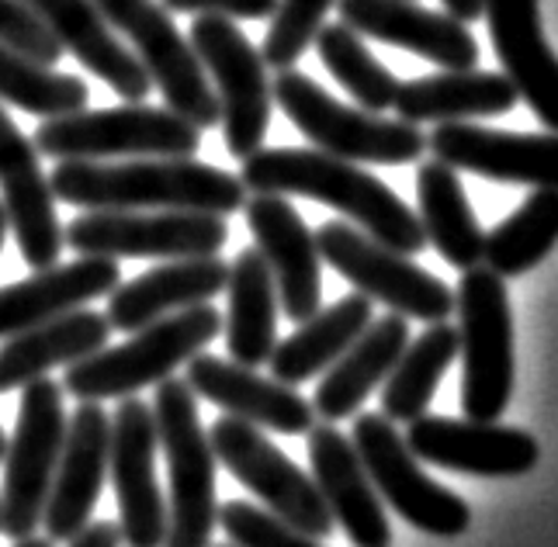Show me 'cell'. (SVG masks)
Masks as SVG:
<instances>
[{
  "label": "cell",
  "mask_w": 558,
  "mask_h": 547,
  "mask_svg": "<svg viewBox=\"0 0 558 547\" xmlns=\"http://www.w3.org/2000/svg\"><path fill=\"white\" fill-rule=\"evenodd\" d=\"M461 343V409L469 420L499 423L513 396V312L507 284L486 264L461 270L454 291Z\"/></svg>",
  "instance_id": "6"
},
{
  "label": "cell",
  "mask_w": 558,
  "mask_h": 547,
  "mask_svg": "<svg viewBox=\"0 0 558 547\" xmlns=\"http://www.w3.org/2000/svg\"><path fill=\"white\" fill-rule=\"evenodd\" d=\"M319 257L343 274L361 295L389 305V312L420 323H448L454 312V291L413 264L407 253H396L372 240L351 222H326L316 232Z\"/></svg>",
  "instance_id": "11"
},
{
  "label": "cell",
  "mask_w": 558,
  "mask_h": 547,
  "mask_svg": "<svg viewBox=\"0 0 558 547\" xmlns=\"http://www.w3.org/2000/svg\"><path fill=\"white\" fill-rule=\"evenodd\" d=\"M63 388L52 378L28 381L17 405V423L4 454V488H0V531L11 540L32 537L46 516L56 467L66 440Z\"/></svg>",
  "instance_id": "8"
},
{
  "label": "cell",
  "mask_w": 558,
  "mask_h": 547,
  "mask_svg": "<svg viewBox=\"0 0 558 547\" xmlns=\"http://www.w3.org/2000/svg\"><path fill=\"white\" fill-rule=\"evenodd\" d=\"M0 194H4L8 222L14 229L17 253L32 270L60 264L66 246L60 215H56L52 184L38 163L35 143L14 125L11 114L0 108Z\"/></svg>",
  "instance_id": "17"
},
{
  "label": "cell",
  "mask_w": 558,
  "mask_h": 547,
  "mask_svg": "<svg viewBox=\"0 0 558 547\" xmlns=\"http://www.w3.org/2000/svg\"><path fill=\"white\" fill-rule=\"evenodd\" d=\"M111 454V420L98 402H81L66 423V440L52 493L46 502L43 526L52 544L81 537L90 526V513L108 478Z\"/></svg>",
  "instance_id": "20"
},
{
  "label": "cell",
  "mask_w": 558,
  "mask_h": 547,
  "mask_svg": "<svg viewBox=\"0 0 558 547\" xmlns=\"http://www.w3.org/2000/svg\"><path fill=\"white\" fill-rule=\"evenodd\" d=\"M35 149L60 163L114 156H195L202 149V129L170 108L129 101L122 108L46 119L35 132Z\"/></svg>",
  "instance_id": "7"
},
{
  "label": "cell",
  "mask_w": 558,
  "mask_h": 547,
  "mask_svg": "<svg viewBox=\"0 0 558 547\" xmlns=\"http://www.w3.org/2000/svg\"><path fill=\"white\" fill-rule=\"evenodd\" d=\"M14 547H56V544H52L49 537H35V534H32V537L14 540Z\"/></svg>",
  "instance_id": "44"
},
{
  "label": "cell",
  "mask_w": 558,
  "mask_h": 547,
  "mask_svg": "<svg viewBox=\"0 0 558 547\" xmlns=\"http://www.w3.org/2000/svg\"><path fill=\"white\" fill-rule=\"evenodd\" d=\"M316 52L323 66L333 73V81L357 101V108L381 114L396 105L399 81L375 60L351 25H323L316 32Z\"/></svg>",
  "instance_id": "37"
},
{
  "label": "cell",
  "mask_w": 558,
  "mask_h": 547,
  "mask_svg": "<svg viewBox=\"0 0 558 547\" xmlns=\"http://www.w3.org/2000/svg\"><path fill=\"white\" fill-rule=\"evenodd\" d=\"M278 108L288 114L305 139L316 149L348 163H375V167H407L420 163L427 153V135L420 125L402 119H385L368 108H351L323 90L313 76L292 70H278L271 84Z\"/></svg>",
  "instance_id": "4"
},
{
  "label": "cell",
  "mask_w": 558,
  "mask_h": 547,
  "mask_svg": "<svg viewBox=\"0 0 558 547\" xmlns=\"http://www.w3.org/2000/svg\"><path fill=\"white\" fill-rule=\"evenodd\" d=\"M351 440L364 467H368L378 496L392 506V513H399L416 531L440 540L461 537L469 531L472 513L465 499L423 475L407 437H399V429L392 426L389 416L361 413Z\"/></svg>",
  "instance_id": "14"
},
{
  "label": "cell",
  "mask_w": 558,
  "mask_h": 547,
  "mask_svg": "<svg viewBox=\"0 0 558 547\" xmlns=\"http://www.w3.org/2000/svg\"><path fill=\"white\" fill-rule=\"evenodd\" d=\"M372 299L361 295V291L333 302L330 308H319L313 319L299 323L295 333L275 347L271 361H267L275 381L295 388L330 370L333 361L343 357V350L372 326Z\"/></svg>",
  "instance_id": "32"
},
{
  "label": "cell",
  "mask_w": 558,
  "mask_h": 547,
  "mask_svg": "<svg viewBox=\"0 0 558 547\" xmlns=\"http://www.w3.org/2000/svg\"><path fill=\"white\" fill-rule=\"evenodd\" d=\"M49 184L56 202L87 211H205L226 219L246 205L240 178L195 156H136L132 163L63 160Z\"/></svg>",
  "instance_id": "1"
},
{
  "label": "cell",
  "mask_w": 558,
  "mask_h": 547,
  "mask_svg": "<svg viewBox=\"0 0 558 547\" xmlns=\"http://www.w3.org/2000/svg\"><path fill=\"white\" fill-rule=\"evenodd\" d=\"M157 416L136 396L119 399L111 420L108 472L122 513V544L163 547L167 544V499L157 485Z\"/></svg>",
  "instance_id": "15"
},
{
  "label": "cell",
  "mask_w": 558,
  "mask_h": 547,
  "mask_svg": "<svg viewBox=\"0 0 558 547\" xmlns=\"http://www.w3.org/2000/svg\"><path fill=\"white\" fill-rule=\"evenodd\" d=\"M94 4L101 8L111 28L132 42L149 84L163 94L170 111H178L198 129H216L222 122L219 97L208 84L202 60L163 4L157 0H94Z\"/></svg>",
  "instance_id": "10"
},
{
  "label": "cell",
  "mask_w": 558,
  "mask_h": 547,
  "mask_svg": "<svg viewBox=\"0 0 558 547\" xmlns=\"http://www.w3.org/2000/svg\"><path fill=\"white\" fill-rule=\"evenodd\" d=\"M233 547H236V544H233Z\"/></svg>",
  "instance_id": "47"
},
{
  "label": "cell",
  "mask_w": 558,
  "mask_h": 547,
  "mask_svg": "<svg viewBox=\"0 0 558 547\" xmlns=\"http://www.w3.org/2000/svg\"><path fill=\"white\" fill-rule=\"evenodd\" d=\"M445 11L458 17L461 25H472L483 17V0H445Z\"/></svg>",
  "instance_id": "43"
},
{
  "label": "cell",
  "mask_w": 558,
  "mask_h": 547,
  "mask_svg": "<svg viewBox=\"0 0 558 547\" xmlns=\"http://www.w3.org/2000/svg\"><path fill=\"white\" fill-rule=\"evenodd\" d=\"M70 547H122V526L111 520H98L81 537H73Z\"/></svg>",
  "instance_id": "42"
},
{
  "label": "cell",
  "mask_w": 558,
  "mask_h": 547,
  "mask_svg": "<svg viewBox=\"0 0 558 547\" xmlns=\"http://www.w3.org/2000/svg\"><path fill=\"white\" fill-rule=\"evenodd\" d=\"M0 101L43 119L87 111L90 87L73 73H60L11 46H0Z\"/></svg>",
  "instance_id": "36"
},
{
  "label": "cell",
  "mask_w": 558,
  "mask_h": 547,
  "mask_svg": "<svg viewBox=\"0 0 558 547\" xmlns=\"http://www.w3.org/2000/svg\"><path fill=\"white\" fill-rule=\"evenodd\" d=\"M191 49L211 76V90L222 108V139L226 153L246 160L264 149V135L271 125L275 90L267 81V63L257 46L233 25V17L202 14L191 25Z\"/></svg>",
  "instance_id": "9"
},
{
  "label": "cell",
  "mask_w": 558,
  "mask_h": 547,
  "mask_svg": "<svg viewBox=\"0 0 558 547\" xmlns=\"http://www.w3.org/2000/svg\"><path fill=\"white\" fill-rule=\"evenodd\" d=\"M153 416L170 475L163 547H211V531L219 523L216 451L202 429L191 385L184 378H163L153 396Z\"/></svg>",
  "instance_id": "5"
},
{
  "label": "cell",
  "mask_w": 558,
  "mask_h": 547,
  "mask_svg": "<svg viewBox=\"0 0 558 547\" xmlns=\"http://www.w3.org/2000/svg\"><path fill=\"white\" fill-rule=\"evenodd\" d=\"M222 531L236 547H319L316 537L295 531L271 510H257L250 502H226L219 510Z\"/></svg>",
  "instance_id": "39"
},
{
  "label": "cell",
  "mask_w": 558,
  "mask_h": 547,
  "mask_svg": "<svg viewBox=\"0 0 558 547\" xmlns=\"http://www.w3.org/2000/svg\"><path fill=\"white\" fill-rule=\"evenodd\" d=\"M434 160L478 178L558 191V132H496L472 122H445L427 135Z\"/></svg>",
  "instance_id": "18"
},
{
  "label": "cell",
  "mask_w": 558,
  "mask_h": 547,
  "mask_svg": "<svg viewBox=\"0 0 558 547\" xmlns=\"http://www.w3.org/2000/svg\"><path fill=\"white\" fill-rule=\"evenodd\" d=\"M416 205H420V226H423V236H427V246H434L440 257L458 270L483 264L486 232L475 219L454 167L440 160L420 163L416 167Z\"/></svg>",
  "instance_id": "33"
},
{
  "label": "cell",
  "mask_w": 558,
  "mask_h": 547,
  "mask_svg": "<svg viewBox=\"0 0 558 547\" xmlns=\"http://www.w3.org/2000/svg\"><path fill=\"white\" fill-rule=\"evenodd\" d=\"M558 243V191L537 187L510 219L486 232L483 264L499 278H521L534 270Z\"/></svg>",
  "instance_id": "35"
},
{
  "label": "cell",
  "mask_w": 558,
  "mask_h": 547,
  "mask_svg": "<svg viewBox=\"0 0 558 547\" xmlns=\"http://www.w3.org/2000/svg\"><path fill=\"white\" fill-rule=\"evenodd\" d=\"M81 257H219L229 243L222 215L205 211H87L63 229Z\"/></svg>",
  "instance_id": "13"
},
{
  "label": "cell",
  "mask_w": 558,
  "mask_h": 547,
  "mask_svg": "<svg viewBox=\"0 0 558 547\" xmlns=\"http://www.w3.org/2000/svg\"><path fill=\"white\" fill-rule=\"evenodd\" d=\"M521 94L504 73L486 70H440L434 76H416V81L399 84L396 111L410 125H445V122H469V119H496L517 108Z\"/></svg>",
  "instance_id": "29"
},
{
  "label": "cell",
  "mask_w": 558,
  "mask_h": 547,
  "mask_svg": "<svg viewBox=\"0 0 558 547\" xmlns=\"http://www.w3.org/2000/svg\"><path fill=\"white\" fill-rule=\"evenodd\" d=\"M4 454H8V437H4V429H0V461H4Z\"/></svg>",
  "instance_id": "46"
},
{
  "label": "cell",
  "mask_w": 558,
  "mask_h": 547,
  "mask_svg": "<svg viewBox=\"0 0 558 547\" xmlns=\"http://www.w3.org/2000/svg\"><path fill=\"white\" fill-rule=\"evenodd\" d=\"M483 14L504 76L537 114V122L558 132V60L545 42L542 0H483Z\"/></svg>",
  "instance_id": "24"
},
{
  "label": "cell",
  "mask_w": 558,
  "mask_h": 547,
  "mask_svg": "<svg viewBox=\"0 0 558 547\" xmlns=\"http://www.w3.org/2000/svg\"><path fill=\"white\" fill-rule=\"evenodd\" d=\"M222 333V312L216 305H195L143 326L119 347H101L98 354L66 367L63 392L81 402L129 399L146 385H160L181 364Z\"/></svg>",
  "instance_id": "3"
},
{
  "label": "cell",
  "mask_w": 558,
  "mask_h": 547,
  "mask_svg": "<svg viewBox=\"0 0 558 547\" xmlns=\"http://www.w3.org/2000/svg\"><path fill=\"white\" fill-rule=\"evenodd\" d=\"M122 284V270L108 257H81L35 270L28 281L0 288V340L43 326L63 312L84 308V302L105 299Z\"/></svg>",
  "instance_id": "27"
},
{
  "label": "cell",
  "mask_w": 558,
  "mask_h": 547,
  "mask_svg": "<svg viewBox=\"0 0 558 547\" xmlns=\"http://www.w3.org/2000/svg\"><path fill=\"white\" fill-rule=\"evenodd\" d=\"M313 482L330 506L333 520L354 547H392V526L385 516L378 488L364 467L351 437H343L333 423H316L310 434Z\"/></svg>",
  "instance_id": "21"
},
{
  "label": "cell",
  "mask_w": 558,
  "mask_h": 547,
  "mask_svg": "<svg viewBox=\"0 0 558 547\" xmlns=\"http://www.w3.org/2000/svg\"><path fill=\"white\" fill-rule=\"evenodd\" d=\"M337 8V0H278L275 22L264 38V63L275 70H292L305 49L316 42V32L323 28L326 14Z\"/></svg>",
  "instance_id": "38"
},
{
  "label": "cell",
  "mask_w": 558,
  "mask_h": 547,
  "mask_svg": "<svg viewBox=\"0 0 558 547\" xmlns=\"http://www.w3.org/2000/svg\"><path fill=\"white\" fill-rule=\"evenodd\" d=\"M0 46H11L46 66H56L63 56L60 42L52 38L46 22L25 4V0H0Z\"/></svg>",
  "instance_id": "40"
},
{
  "label": "cell",
  "mask_w": 558,
  "mask_h": 547,
  "mask_svg": "<svg viewBox=\"0 0 558 547\" xmlns=\"http://www.w3.org/2000/svg\"><path fill=\"white\" fill-rule=\"evenodd\" d=\"M229 312L226 347L229 357L243 367H260L278 347V284L257 246H246L229 264Z\"/></svg>",
  "instance_id": "31"
},
{
  "label": "cell",
  "mask_w": 558,
  "mask_h": 547,
  "mask_svg": "<svg viewBox=\"0 0 558 547\" xmlns=\"http://www.w3.org/2000/svg\"><path fill=\"white\" fill-rule=\"evenodd\" d=\"M170 14H219L233 22H264L278 11V0H163Z\"/></svg>",
  "instance_id": "41"
},
{
  "label": "cell",
  "mask_w": 558,
  "mask_h": 547,
  "mask_svg": "<svg viewBox=\"0 0 558 547\" xmlns=\"http://www.w3.org/2000/svg\"><path fill=\"white\" fill-rule=\"evenodd\" d=\"M191 392L219 405L226 416L246 420L254 426L275 429L281 437H302L316 426V409L292 385L260 378L254 367L222 361L211 354H195L187 361Z\"/></svg>",
  "instance_id": "22"
},
{
  "label": "cell",
  "mask_w": 558,
  "mask_h": 547,
  "mask_svg": "<svg viewBox=\"0 0 558 547\" xmlns=\"http://www.w3.org/2000/svg\"><path fill=\"white\" fill-rule=\"evenodd\" d=\"M246 226L254 232L260 257L267 260L278 284L281 312L292 323H305L319 312L323 281H319V246L316 236L281 194H250L243 205Z\"/></svg>",
  "instance_id": "19"
},
{
  "label": "cell",
  "mask_w": 558,
  "mask_h": 547,
  "mask_svg": "<svg viewBox=\"0 0 558 547\" xmlns=\"http://www.w3.org/2000/svg\"><path fill=\"white\" fill-rule=\"evenodd\" d=\"M410 343V323L407 316H385L372 319V326L343 350V357L333 361L326 378L316 388L313 409L323 423H340L354 416L361 402L392 375L396 361Z\"/></svg>",
  "instance_id": "30"
},
{
  "label": "cell",
  "mask_w": 558,
  "mask_h": 547,
  "mask_svg": "<svg viewBox=\"0 0 558 547\" xmlns=\"http://www.w3.org/2000/svg\"><path fill=\"white\" fill-rule=\"evenodd\" d=\"M229 281V264L219 257H184L160 264L136 281L119 284L111 291L108 302V323L119 333H140L143 326L157 323L174 312L205 305L226 291Z\"/></svg>",
  "instance_id": "26"
},
{
  "label": "cell",
  "mask_w": 558,
  "mask_h": 547,
  "mask_svg": "<svg viewBox=\"0 0 558 547\" xmlns=\"http://www.w3.org/2000/svg\"><path fill=\"white\" fill-rule=\"evenodd\" d=\"M458 350V329L448 323H430V329L416 343H407L392 375L385 378L381 416H389L392 423H413L427 416V405L440 378H445V370L454 364Z\"/></svg>",
  "instance_id": "34"
},
{
  "label": "cell",
  "mask_w": 558,
  "mask_h": 547,
  "mask_svg": "<svg viewBox=\"0 0 558 547\" xmlns=\"http://www.w3.org/2000/svg\"><path fill=\"white\" fill-rule=\"evenodd\" d=\"M111 323L105 312L73 308L25 333L0 343V396L25 388L28 381L46 378L52 367H70L90 354H98L111 340Z\"/></svg>",
  "instance_id": "28"
},
{
  "label": "cell",
  "mask_w": 558,
  "mask_h": 547,
  "mask_svg": "<svg viewBox=\"0 0 558 547\" xmlns=\"http://www.w3.org/2000/svg\"><path fill=\"white\" fill-rule=\"evenodd\" d=\"M208 440L216 461H222L226 472L243 482L278 520L316 540L333 534L337 520L330 506H326L319 485L284 451H278L254 423L222 416L208 429Z\"/></svg>",
  "instance_id": "12"
},
{
  "label": "cell",
  "mask_w": 558,
  "mask_h": 547,
  "mask_svg": "<svg viewBox=\"0 0 558 547\" xmlns=\"http://www.w3.org/2000/svg\"><path fill=\"white\" fill-rule=\"evenodd\" d=\"M25 4L43 17L60 49L70 52L76 63H84L122 101H146L153 84L143 63L114 35L111 22L94 0H25Z\"/></svg>",
  "instance_id": "25"
},
{
  "label": "cell",
  "mask_w": 558,
  "mask_h": 547,
  "mask_svg": "<svg viewBox=\"0 0 558 547\" xmlns=\"http://www.w3.org/2000/svg\"><path fill=\"white\" fill-rule=\"evenodd\" d=\"M340 22L357 35L399 46L440 70H475L478 42L451 14L420 8L416 0H337Z\"/></svg>",
  "instance_id": "23"
},
{
  "label": "cell",
  "mask_w": 558,
  "mask_h": 547,
  "mask_svg": "<svg viewBox=\"0 0 558 547\" xmlns=\"http://www.w3.org/2000/svg\"><path fill=\"white\" fill-rule=\"evenodd\" d=\"M240 181L254 194H295L330 205L372 240L407 257L427 250L416 211L389 184L361 170V163L337 160L323 149H257L243 160Z\"/></svg>",
  "instance_id": "2"
},
{
  "label": "cell",
  "mask_w": 558,
  "mask_h": 547,
  "mask_svg": "<svg viewBox=\"0 0 558 547\" xmlns=\"http://www.w3.org/2000/svg\"><path fill=\"white\" fill-rule=\"evenodd\" d=\"M407 443L416 461L478 478H521L534 472L537 458H542L537 440L527 429L478 420L420 416L410 423Z\"/></svg>",
  "instance_id": "16"
},
{
  "label": "cell",
  "mask_w": 558,
  "mask_h": 547,
  "mask_svg": "<svg viewBox=\"0 0 558 547\" xmlns=\"http://www.w3.org/2000/svg\"><path fill=\"white\" fill-rule=\"evenodd\" d=\"M8 208H4V202H0V250H4V236H8Z\"/></svg>",
  "instance_id": "45"
}]
</instances>
